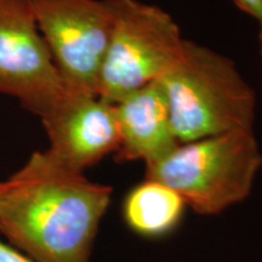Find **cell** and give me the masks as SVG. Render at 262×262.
Here are the masks:
<instances>
[{
  "label": "cell",
  "mask_w": 262,
  "mask_h": 262,
  "mask_svg": "<svg viewBox=\"0 0 262 262\" xmlns=\"http://www.w3.org/2000/svg\"><path fill=\"white\" fill-rule=\"evenodd\" d=\"M0 262H34L11 244L0 238Z\"/></svg>",
  "instance_id": "10"
},
{
  "label": "cell",
  "mask_w": 262,
  "mask_h": 262,
  "mask_svg": "<svg viewBox=\"0 0 262 262\" xmlns=\"http://www.w3.org/2000/svg\"><path fill=\"white\" fill-rule=\"evenodd\" d=\"M258 40H260V51L262 56V24L260 25V33H258Z\"/></svg>",
  "instance_id": "12"
},
{
  "label": "cell",
  "mask_w": 262,
  "mask_h": 262,
  "mask_svg": "<svg viewBox=\"0 0 262 262\" xmlns=\"http://www.w3.org/2000/svg\"><path fill=\"white\" fill-rule=\"evenodd\" d=\"M50 155L66 168L84 172L119 148L116 108L94 95L70 93L42 118Z\"/></svg>",
  "instance_id": "7"
},
{
  "label": "cell",
  "mask_w": 262,
  "mask_h": 262,
  "mask_svg": "<svg viewBox=\"0 0 262 262\" xmlns=\"http://www.w3.org/2000/svg\"><path fill=\"white\" fill-rule=\"evenodd\" d=\"M262 166L254 130H238L180 143L146 164L145 179L176 191L201 215H219L245 201Z\"/></svg>",
  "instance_id": "3"
},
{
  "label": "cell",
  "mask_w": 262,
  "mask_h": 262,
  "mask_svg": "<svg viewBox=\"0 0 262 262\" xmlns=\"http://www.w3.org/2000/svg\"><path fill=\"white\" fill-rule=\"evenodd\" d=\"M159 81L180 143L254 130L256 94L227 56L185 40L181 56Z\"/></svg>",
  "instance_id": "2"
},
{
  "label": "cell",
  "mask_w": 262,
  "mask_h": 262,
  "mask_svg": "<svg viewBox=\"0 0 262 262\" xmlns=\"http://www.w3.org/2000/svg\"><path fill=\"white\" fill-rule=\"evenodd\" d=\"M119 131V163L162 159L180 145L173 134L168 100L160 81L134 91L114 104Z\"/></svg>",
  "instance_id": "8"
},
{
  "label": "cell",
  "mask_w": 262,
  "mask_h": 262,
  "mask_svg": "<svg viewBox=\"0 0 262 262\" xmlns=\"http://www.w3.org/2000/svg\"><path fill=\"white\" fill-rule=\"evenodd\" d=\"M41 37L72 94L97 96L112 11L107 0H28Z\"/></svg>",
  "instance_id": "5"
},
{
  "label": "cell",
  "mask_w": 262,
  "mask_h": 262,
  "mask_svg": "<svg viewBox=\"0 0 262 262\" xmlns=\"http://www.w3.org/2000/svg\"><path fill=\"white\" fill-rule=\"evenodd\" d=\"M235 6L262 24V0H233Z\"/></svg>",
  "instance_id": "11"
},
{
  "label": "cell",
  "mask_w": 262,
  "mask_h": 262,
  "mask_svg": "<svg viewBox=\"0 0 262 262\" xmlns=\"http://www.w3.org/2000/svg\"><path fill=\"white\" fill-rule=\"evenodd\" d=\"M0 94L41 119L70 94L28 0H0Z\"/></svg>",
  "instance_id": "6"
},
{
  "label": "cell",
  "mask_w": 262,
  "mask_h": 262,
  "mask_svg": "<svg viewBox=\"0 0 262 262\" xmlns=\"http://www.w3.org/2000/svg\"><path fill=\"white\" fill-rule=\"evenodd\" d=\"M112 27L97 96L116 104L127 95L159 81L181 56L186 39L165 10L141 0H107Z\"/></svg>",
  "instance_id": "4"
},
{
  "label": "cell",
  "mask_w": 262,
  "mask_h": 262,
  "mask_svg": "<svg viewBox=\"0 0 262 262\" xmlns=\"http://www.w3.org/2000/svg\"><path fill=\"white\" fill-rule=\"evenodd\" d=\"M186 203L178 192L156 180L145 179L131 188L123 202V219L134 233L163 238L181 224Z\"/></svg>",
  "instance_id": "9"
},
{
  "label": "cell",
  "mask_w": 262,
  "mask_h": 262,
  "mask_svg": "<svg viewBox=\"0 0 262 262\" xmlns=\"http://www.w3.org/2000/svg\"><path fill=\"white\" fill-rule=\"evenodd\" d=\"M5 186H6V182H5V181L0 182V195H2V193L4 192V189H5Z\"/></svg>",
  "instance_id": "13"
},
{
  "label": "cell",
  "mask_w": 262,
  "mask_h": 262,
  "mask_svg": "<svg viewBox=\"0 0 262 262\" xmlns=\"http://www.w3.org/2000/svg\"><path fill=\"white\" fill-rule=\"evenodd\" d=\"M0 195V233L34 262H91L110 186L35 152Z\"/></svg>",
  "instance_id": "1"
}]
</instances>
